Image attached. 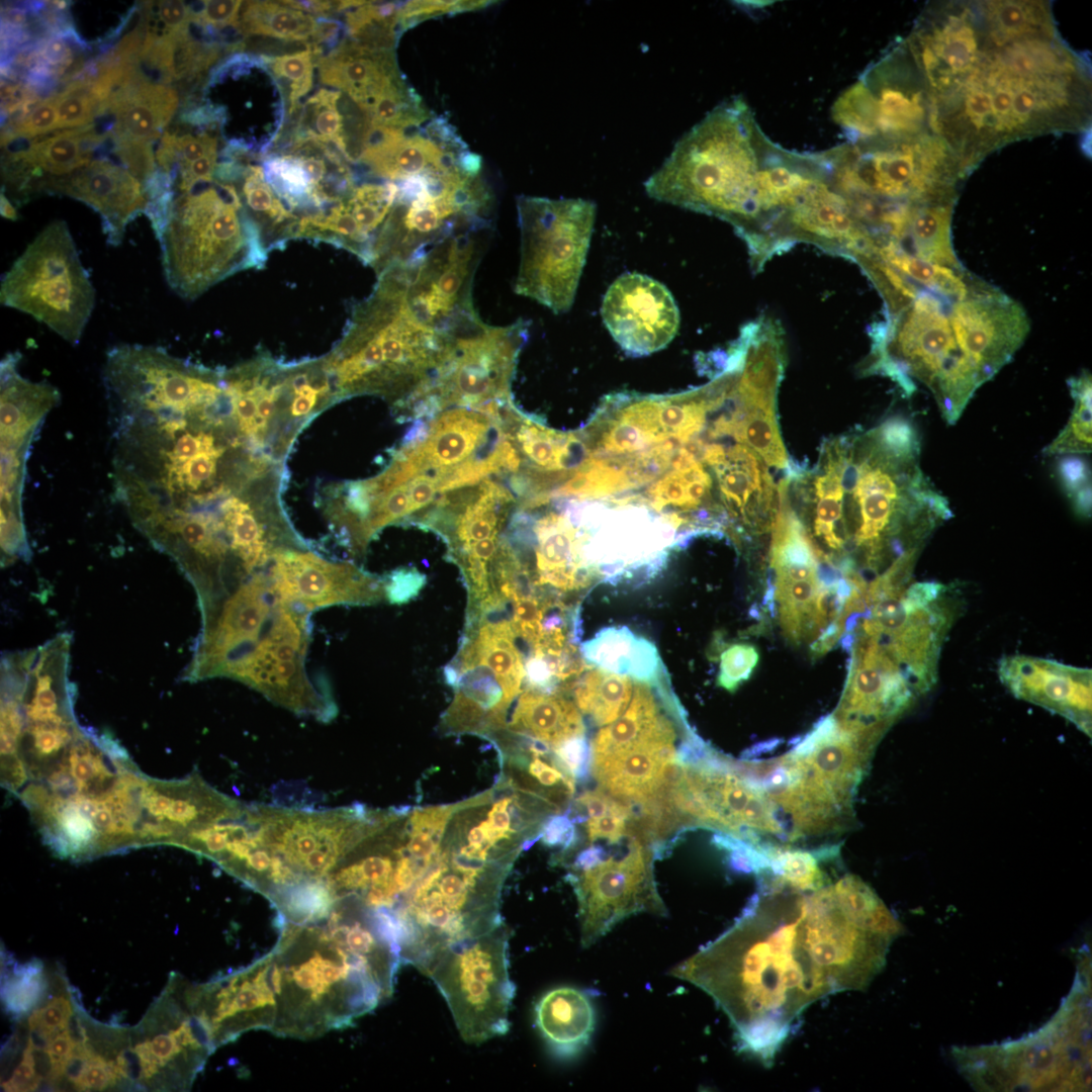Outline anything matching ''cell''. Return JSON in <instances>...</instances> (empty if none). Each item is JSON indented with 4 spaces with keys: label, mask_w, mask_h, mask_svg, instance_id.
<instances>
[{
    "label": "cell",
    "mask_w": 1092,
    "mask_h": 1092,
    "mask_svg": "<svg viewBox=\"0 0 1092 1092\" xmlns=\"http://www.w3.org/2000/svg\"><path fill=\"white\" fill-rule=\"evenodd\" d=\"M903 39L932 128L967 176L1010 143L1090 127V62L1048 1H932Z\"/></svg>",
    "instance_id": "6da1fadb"
},
{
    "label": "cell",
    "mask_w": 1092,
    "mask_h": 1092,
    "mask_svg": "<svg viewBox=\"0 0 1092 1092\" xmlns=\"http://www.w3.org/2000/svg\"><path fill=\"white\" fill-rule=\"evenodd\" d=\"M771 878L729 929L670 971L711 996L739 1048L766 1064L809 1005L858 983L856 934L834 896Z\"/></svg>",
    "instance_id": "7a4b0ae2"
},
{
    "label": "cell",
    "mask_w": 1092,
    "mask_h": 1092,
    "mask_svg": "<svg viewBox=\"0 0 1092 1092\" xmlns=\"http://www.w3.org/2000/svg\"><path fill=\"white\" fill-rule=\"evenodd\" d=\"M400 965L386 923L339 899L325 917L282 919L269 953L198 985V1007L217 1046L252 1029L315 1037L351 1026L390 998Z\"/></svg>",
    "instance_id": "3957f363"
},
{
    "label": "cell",
    "mask_w": 1092,
    "mask_h": 1092,
    "mask_svg": "<svg viewBox=\"0 0 1092 1092\" xmlns=\"http://www.w3.org/2000/svg\"><path fill=\"white\" fill-rule=\"evenodd\" d=\"M916 428L900 416L867 431L825 440L816 464H790L789 503L818 556L878 573L919 555L951 517L946 498L920 467ZM882 572V573H883Z\"/></svg>",
    "instance_id": "277c9868"
},
{
    "label": "cell",
    "mask_w": 1092,
    "mask_h": 1092,
    "mask_svg": "<svg viewBox=\"0 0 1092 1092\" xmlns=\"http://www.w3.org/2000/svg\"><path fill=\"white\" fill-rule=\"evenodd\" d=\"M356 303L325 362L340 400L375 395L400 418L414 419L457 338L425 324L408 306L393 267Z\"/></svg>",
    "instance_id": "5b68a950"
},
{
    "label": "cell",
    "mask_w": 1092,
    "mask_h": 1092,
    "mask_svg": "<svg viewBox=\"0 0 1092 1092\" xmlns=\"http://www.w3.org/2000/svg\"><path fill=\"white\" fill-rule=\"evenodd\" d=\"M771 144L741 97L713 108L644 183L649 197L731 223L751 252L762 224L760 169Z\"/></svg>",
    "instance_id": "8992f818"
},
{
    "label": "cell",
    "mask_w": 1092,
    "mask_h": 1092,
    "mask_svg": "<svg viewBox=\"0 0 1092 1092\" xmlns=\"http://www.w3.org/2000/svg\"><path fill=\"white\" fill-rule=\"evenodd\" d=\"M514 858L446 826L436 855L394 915L402 964L423 974L444 948L503 922L504 882Z\"/></svg>",
    "instance_id": "52a82bcc"
},
{
    "label": "cell",
    "mask_w": 1092,
    "mask_h": 1092,
    "mask_svg": "<svg viewBox=\"0 0 1092 1092\" xmlns=\"http://www.w3.org/2000/svg\"><path fill=\"white\" fill-rule=\"evenodd\" d=\"M833 188L874 228L894 214L931 202H956L967 178L933 131L876 135L822 152Z\"/></svg>",
    "instance_id": "ba28073f"
},
{
    "label": "cell",
    "mask_w": 1092,
    "mask_h": 1092,
    "mask_svg": "<svg viewBox=\"0 0 1092 1092\" xmlns=\"http://www.w3.org/2000/svg\"><path fill=\"white\" fill-rule=\"evenodd\" d=\"M156 237L166 281L186 299L237 272L263 268L269 252L237 186L215 178L175 191Z\"/></svg>",
    "instance_id": "9c48e42d"
},
{
    "label": "cell",
    "mask_w": 1092,
    "mask_h": 1092,
    "mask_svg": "<svg viewBox=\"0 0 1092 1092\" xmlns=\"http://www.w3.org/2000/svg\"><path fill=\"white\" fill-rule=\"evenodd\" d=\"M867 369L892 377L908 394L915 389L912 377L924 383L949 425L983 384L957 345L942 301L929 291L918 290L905 307L890 314Z\"/></svg>",
    "instance_id": "30bf717a"
},
{
    "label": "cell",
    "mask_w": 1092,
    "mask_h": 1092,
    "mask_svg": "<svg viewBox=\"0 0 1092 1092\" xmlns=\"http://www.w3.org/2000/svg\"><path fill=\"white\" fill-rule=\"evenodd\" d=\"M188 986L171 975L142 1021L123 1028L114 1060L125 1090H188L216 1050L192 1008Z\"/></svg>",
    "instance_id": "8fae6325"
},
{
    "label": "cell",
    "mask_w": 1092,
    "mask_h": 1092,
    "mask_svg": "<svg viewBox=\"0 0 1092 1092\" xmlns=\"http://www.w3.org/2000/svg\"><path fill=\"white\" fill-rule=\"evenodd\" d=\"M521 258L515 291L554 313L573 304L596 219V204L581 198L517 199Z\"/></svg>",
    "instance_id": "7c38bea8"
},
{
    "label": "cell",
    "mask_w": 1092,
    "mask_h": 1092,
    "mask_svg": "<svg viewBox=\"0 0 1092 1092\" xmlns=\"http://www.w3.org/2000/svg\"><path fill=\"white\" fill-rule=\"evenodd\" d=\"M396 184L394 205L368 263L377 274L451 236L484 226L492 198L479 172L456 169Z\"/></svg>",
    "instance_id": "4fadbf2b"
},
{
    "label": "cell",
    "mask_w": 1092,
    "mask_h": 1092,
    "mask_svg": "<svg viewBox=\"0 0 1092 1092\" xmlns=\"http://www.w3.org/2000/svg\"><path fill=\"white\" fill-rule=\"evenodd\" d=\"M1 303L30 314L75 346L95 304V289L64 220H54L3 275Z\"/></svg>",
    "instance_id": "5bb4252c"
},
{
    "label": "cell",
    "mask_w": 1092,
    "mask_h": 1092,
    "mask_svg": "<svg viewBox=\"0 0 1092 1092\" xmlns=\"http://www.w3.org/2000/svg\"><path fill=\"white\" fill-rule=\"evenodd\" d=\"M508 926L448 945L424 975L444 997L462 1039L479 1044L506 1034L515 985L509 973Z\"/></svg>",
    "instance_id": "9a60e30c"
},
{
    "label": "cell",
    "mask_w": 1092,
    "mask_h": 1092,
    "mask_svg": "<svg viewBox=\"0 0 1092 1092\" xmlns=\"http://www.w3.org/2000/svg\"><path fill=\"white\" fill-rule=\"evenodd\" d=\"M393 812L362 805L332 810L248 806L245 818L263 843L301 879L325 880L363 840L379 830Z\"/></svg>",
    "instance_id": "2e32d148"
},
{
    "label": "cell",
    "mask_w": 1092,
    "mask_h": 1092,
    "mask_svg": "<svg viewBox=\"0 0 1092 1092\" xmlns=\"http://www.w3.org/2000/svg\"><path fill=\"white\" fill-rule=\"evenodd\" d=\"M528 331L525 321L503 327L483 323L458 337L425 395V413L433 416L453 406L481 407L512 400V383Z\"/></svg>",
    "instance_id": "e0dca14e"
},
{
    "label": "cell",
    "mask_w": 1092,
    "mask_h": 1092,
    "mask_svg": "<svg viewBox=\"0 0 1092 1092\" xmlns=\"http://www.w3.org/2000/svg\"><path fill=\"white\" fill-rule=\"evenodd\" d=\"M569 879L578 899L583 947L632 914L665 912L653 886L649 855L638 843L621 858L605 857L593 868L570 872Z\"/></svg>",
    "instance_id": "ac0fdd59"
},
{
    "label": "cell",
    "mask_w": 1092,
    "mask_h": 1092,
    "mask_svg": "<svg viewBox=\"0 0 1092 1092\" xmlns=\"http://www.w3.org/2000/svg\"><path fill=\"white\" fill-rule=\"evenodd\" d=\"M358 164L379 179L398 183L456 169L480 171L481 159L468 150L444 117L401 129L371 124Z\"/></svg>",
    "instance_id": "d6986e66"
},
{
    "label": "cell",
    "mask_w": 1092,
    "mask_h": 1092,
    "mask_svg": "<svg viewBox=\"0 0 1092 1092\" xmlns=\"http://www.w3.org/2000/svg\"><path fill=\"white\" fill-rule=\"evenodd\" d=\"M270 577L282 601L307 614L336 605H373L385 599L384 579L352 563L324 558L306 545L279 553Z\"/></svg>",
    "instance_id": "ffe728a7"
},
{
    "label": "cell",
    "mask_w": 1092,
    "mask_h": 1092,
    "mask_svg": "<svg viewBox=\"0 0 1092 1092\" xmlns=\"http://www.w3.org/2000/svg\"><path fill=\"white\" fill-rule=\"evenodd\" d=\"M949 323L960 351L983 383L1012 359L1029 332L1022 306L981 281L954 301Z\"/></svg>",
    "instance_id": "44dd1931"
},
{
    "label": "cell",
    "mask_w": 1092,
    "mask_h": 1092,
    "mask_svg": "<svg viewBox=\"0 0 1092 1092\" xmlns=\"http://www.w3.org/2000/svg\"><path fill=\"white\" fill-rule=\"evenodd\" d=\"M601 313L615 342L633 357L665 348L679 326L672 294L659 281L640 273H625L611 284Z\"/></svg>",
    "instance_id": "7402d4cb"
},
{
    "label": "cell",
    "mask_w": 1092,
    "mask_h": 1092,
    "mask_svg": "<svg viewBox=\"0 0 1092 1092\" xmlns=\"http://www.w3.org/2000/svg\"><path fill=\"white\" fill-rule=\"evenodd\" d=\"M18 352L1 361V506L20 508L27 452L60 392L46 381L31 382L17 371Z\"/></svg>",
    "instance_id": "603a6c76"
},
{
    "label": "cell",
    "mask_w": 1092,
    "mask_h": 1092,
    "mask_svg": "<svg viewBox=\"0 0 1092 1092\" xmlns=\"http://www.w3.org/2000/svg\"><path fill=\"white\" fill-rule=\"evenodd\" d=\"M42 193L62 194L82 201L101 217L111 246L121 244L126 225L145 213L148 198L143 184L124 167L97 159L64 177L50 178Z\"/></svg>",
    "instance_id": "cb8c5ba5"
},
{
    "label": "cell",
    "mask_w": 1092,
    "mask_h": 1092,
    "mask_svg": "<svg viewBox=\"0 0 1092 1092\" xmlns=\"http://www.w3.org/2000/svg\"><path fill=\"white\" fill-rule=\"evenodd\" d=\"M1001 681L1017 698L1062 714L1090 730L1091 670L1026 655L1000 659Z\"/></svg>",
    "instance_id": "d4e9b609"
},
{
    "label": "cell",
    "mask_w": 1092,
    "mask_h": 1092,
    "mask_svg": "<svg viewBox=\"0 0 1092 1092\" xmlns=\"http://www.w3.org/2000/svg\"><path fill=\"white\" fill-rule=\"evenodd\" d=\"M721 450L710 467L724 512L754 531L769 530L778 511L779 491L767 465L740 442Z\"/></svg>",
    "instance_id": "484cf974"
},
{
    "label": "cell",
    "mask_w": 1092,
    "mask_h": 1092,
    "mask_svg": "<svg viewBox=\"0 0 1092 1092\" xmlns=\"http://www.w3.org/2000/svg\"><path fill=\"white\" fill-rule=\"evenodd\" d=\"M321 83L345 93L364 113L382 95L406 81L395 50L359 44L347 36L315 59Z\"/></svg>",
    "instance_id": "4316f807"
},
{
    "label": "cell",
    "mask_w": 1092,
    "mask_h": 1092,
    "mask_svg": "<svg viewBox=\"0 0 1092 1092\" xmlns=\"http://www.w3.org/2000/svg\"><path fill=\"white\" fill-rule=\"evenodd\" d=\"M178 105L175 88L150 81L138 69L100 105L96 117H113L106 132L110 141L154 143Z\"/></svg>",
    "instance_id": "83f0119b"
},
{
    "label": "cell",
    "mask_w": 1092,
    "mask_h": 1092,
    "mask_svg": "<svg viewBox=\"0 0 1092 1092\" xmlns=\"http://www.w3.org/2000/svg\"><path fill=\"white\" fill-rule=\"evenodd\" d=\"M673 741V729L664 719L638 745L594 766V774L612 794L646 802L663 785L667 771L676 760Z\"/></svg>",
    "instance_id": "f1b7e54d"
},
{
    "label": "cell",
    "mask_w": 1092,
    "mask_h": 1092,
    "mask_svg": "<svg viewBox=\"0 0 1092 1092\" xmlns=\"http://www.w3.org/2000/svg\"><path fill=\"white\" fill-rule=\"evenodd\" d=\"M535 1023L550 1051L562 1059L577 1056L588 1044L596 1014L587 994L570 986L544 993L535 1004Z\"/></svg>",
    "instance_id": "f546056e"
},
{
    "label": "cell",
    "mask_w": 1092,
    "mask_h": 1092,
    "mask_svg": "<svg viewBox=\"0 0 1092 1092\" xmlns=\"http://www.w3.org/2000/svg\"><path fill=\"white\" fill-rule=\"evenodd\" d=\"M533 532L538 582L564 590L576 587L581 570L579 540L567 512L545 513L535 522Z\"/></svg>",
    "instance_id": "4dcf8cb0"
},
{
    "label": "cell",
    "mask_w": 1092,
    "mask_h": 1092,
    "mask_svg": "<svg viewBox=\"0 0 1092 1092\" xmlns=\"http://www.w3.org/2000/svg\"><path fill=\"white\" fill-rule=\"evenodd\" d=\"M506 728L552 747L583 733L581 717L569 701L537 690H527L520 696Z\"/></svg>",
    "instance_id": "1f68e13d"
},
{
    "label": "cell",
    "mask_w": 1092,
    "mask_h": 1092,
    "mask_svg": "<svg viewBox=\"0 0 1092 1092\" xmlns=\"http://www.w3.org/2000/svg\"><path fill=\"white\" fill-rule=\"evenodd\" d=\"M581 651L588 661L607 671L645 682L655 679L659 662L655 646L626 627L603 629L582 644Z\"/></svg>",
    "instance_id": "d6a6232c"
},
{
    "label": "cell",
    "mask_w": 1092,
    "mask_h": 1092,
    "mask_svg": "<svg viewBox=\"0 0 1092 1092\" xmlns=\"http://www.w3.org/2000/svg\"><path fill=\"white\" fill-rule=\"evenodd\" d=\"M956 202H933L917 207L898 247L923 261L962 271L951 242V217ZM905 252V251H904Z\"/></svg>",
    "instance_id": "836d02e7"
},
{
    "label": "cell",
    "mask_w": 1092,
    "mask_h": 1092,
    "mask_svg": "<svg viewBox=\"0 0 1092 1092\" xmlns=\"http://www.w3.org/2000/svg\"><path fill=\"white\" fill-rule=\"evenodd\" d=\"M665 718L659 715L646 686L636 684L630 705L593 741V767L610 760L648 738Z\"/></svg>",
    "instance_id": "e575fe53"
},
{
    "label": "cell",
    "mask_w": 1092,
    "mask_h": 1092,
    "mask_svg": "<svg viewBox=\"0 0 1092 1092\" xmlns=\"http://www.w3.org/2000/svg\"><path fill=\"white\" fill-rule=\"evenodd\" d=\"M244 3L240 17V30L243 35L300 41L304 42L306 48L314 41L320 16L289 7L282 1Z\"/></svg>",
    "instance_id": "d590c367"
},
{
    "label": "cell",
    "mask_w": 1092,
    "mask_h": 1092,
    "mask_svg": "<svg viewBox=\"0 0 1092 1092\" xmlns=\"http://www.w3.org/2000/svg\"><path fill=\"white\" fill-rule=\"evenodd\" d=\"M342 95L339 90L321 88L300 103L289 150L320 143L335 146L345 157L346 110L339 108Z\"/></svg>",
    "instance_id": "8d00e7d4"
},
{
    "label": "cell",
    "mask_w": 1092,
    "mask_h": 1092,
    "mask_svg": "<svg viewBox=\"0 0 1092 1092\" xmlns=\"http://www.w3.org/2000/svg\"><path fill=\"white\" fill-rule=\"evenodd\" d=\"M877 254L905 279L917 282L940 297L964 299L978 283L969 278L964 270H953L923 261L907 254L893 242L881 245Z\"/></svg>",
    "instance_id": "74e56055"
},
{
    "label": "cell",
    "mask_w": 1092,
    "mask_h": 1092,
    "mask_svg": "<svg viewBox=\"0 0 1092 1092\" xmlns=\"http://www.w3.org/2000/svg\"><path fill=\"white\" fill-rule=\"evenodd\" d=\"M632 681L605 669L589 670L574 692L578 708L600 725L611 724L628 708Z\"/></svg>",
    "instance_id": "f35d334b"
},
{
    "label": "cell",
    "mask_w": 1092,
    "mask_h": 1092,
    "mask_svg": "<svg viewBox=\"0 0 1092 1092\" xmlns=\"http://www.w3.org/2000/svg\"><path fill=\"white\" fill-rule=\"evenodd\" d=\"M1074 406L1061 433L1043 449L1046 456L1076 455L1092 451L1091 375L1084 371L1069 380Z\"/></svg>",
    "instance_id": "ab89813d"
},
{
    "label": "cell",
    "mask_w": 1092,
    "mask_h": 1092,
    "mask_svg": "<svg viewBox=\"0 0 1092 1092\" xmlns=\"http://www.w3.org/2000/svg\"><path fill=\"white\" fill-rule=\"evenodd\" d=\"M50 989L44 967L39 961L15 966L2 984L5 1009L15 1018H22L35 1009Z\"/></svg>",
    "instance_id": "60d3db41"
},
{
    "label": "cell",
    "mask_w": 1092,
    "mask_h": 1092,
    "mask_svg": "<svg viewBox=\"0 0 1092 1092\" xmlns=\"http://www.w3.org/2000/svg\"><path fill=\"white\" fill-rule=\"evenodd\" d=\"M765 853L769 860L766 872L789 885L804 891L825 885L824 874L818 866L819 854L772 845L765 847Z\"/></svg>",
    "instance_id": "b9f144b4"
},
{
    "label": "cell",
    "mask_w": 1092,
    "mask_h": 1092,
    "mask_svg": "<svg viewBox=\"0 0 1092 1092\" xmlns=\"http://www.w3.org/2000/svg\"><path fill=\"white\" fill-rule=\"evenodd\" d=\"M272 73L284 87L288 98V116L300 105V100L313 85L315 57L309 48L281 56H268Z\"/></svg>",
    "instance_id": "7bdbcfd3"
},
{
    "label": "cell",
    "mask_w": 1092,
    "mask_h": 1092,
    "mask_svg": "<svg viewBox=\"0 0 1092 1092\" xmlns=\"http://www.w3.org/2000/svg\"><path fill=\"white\" fill-rule=\"evenodd\" d=\"M94 78L76 76L55 93L58 129H72L91 124L100 104L91 91Z\"/></svg>",
    "instance_id": "ee69618b"
},
{
    "label": "cell",
    "mask_w": 1092,
    "mask_h": 1092,
    "mask_svg": "<svg viewBox=\"0 0 1092 1092\" xmlns=\"http://www.w3.org/2000/svg\"><path fill=\"white\" fill-rule=\"evenodd\" d=\"M1057 475L1081 517L1091 513V476L1086 461L1075 455H1063L1057 463Z\"/></svg>",
    "instance_id": "f6af8a7d"
},
{
    "label": "cell",
    "mask_w": 1092,
    "mask_h": 1092,
    "mask_svg": "<svg viewBox=\"0 0 1092 1092\" xmlns=\"http://www.w3.org/2000/svg\"><path fill=\"white\" fill-rule=\"evenodd\" d=\"M58 129V114L55 93L40 101L20 122L12 126H2L1 146H7L18 139H32Z\"/></svg>",
    "instance_id": "bcb514c9"
},
{
    "label": "cell",
    "mask_w": 1092,
    "mask_h": 1092,
    "mask_svg": "<svg viewBox=\"0 0 1092 1092\" xmlns=\"http://www.w3.org/2000/svg\"><path fill=\"white\" fill-rule=\"evenodd\" d=\"M491 1H407L402 2L400 8V25L404 32L406 29L419 24L421 21L444 14L477 10L490 4Z\"/></svg>",
    "instance_id": "7dc6e473"
},
{
    "label": "cell",
    "mask_w": 1092,
    "mask_h": 1092,
    "mask_svg": "<svg viewBox=\"0 0 1092 1092\" xmlns=\"http://www.w3.org/2000/svg\"><path fill=\"white\" fill-rule=\"evenodd\" d=\"M758 660L756 649L747 644H734L721 654L719 685L732 692L747 679Z\"/></svg>",
    "instance_id": "c3c4849f"
},
{
    "label": "cell",
    "mask_w": 1092,
    "mask_h": 1092,
    "mask_svg": "<svg viewBox=\"0 0 1092 1092\" xmlns=\"http://www.w3.org/2000/svg\"><path fill=\"white\" fill-rule=\"evenodd\" d=\"M243 3L239 0L199 1L191 5V22L216 30L226 27L240 30V11Z\"/></svg>",
    "instance_id": "681fc988"
},
{
    "label": "cell",
    "mask_w": 1092,
    "mask_h": 1092,
    "mask_svg": "<svg viewBox=\"0 0 1092 1092\" xmlns=\"http://www.w3.org/2000/svg\"><path fill=\"white\" fill-rule=\"evenodd\" d=\"M110 143L112 144L111 152L117 156L123 167L144 185L157 169L153 142L122 140L110 141Z\"/></svg>",
    "instance_id": "f907efd6"
},
{
    "label": "cell",
    "mask_w": 1092,
    "mask_h": 1092,
    "mask_svg": "<svg viewBox=\"0 0 1092 1092\" xmlns=\"http://www.w3.org/2000/svg\"><path fill=\"white\" fill-rule=\"evenodd\" d=\"M557 762L569 776L584 779L590 768V746L580 736L569 738L553 747Z\"/></svg>",
    "instance_id": "816d5d0a"
},
{
    "label": "cell",
    "mask_w": 1092,
    "mask_h": 1092,
    "mask_svg": "<svg viewBox=\"0 0 1092 1092\" xmlns=\"http://www.w3.org/2000/svg\"><path fill=\"white\" fill-rule=\"evenodd\" d=\"M426 580V575L416 568L398 569L384 579L385 599L392 604H404L419 595Z\"/></svg>",
    "instance_id": "f5cc1de1"
},
{
    "label": "cell",
    "mask_w": 1092,
    "mask_h": 1092,
    "mask_svg": "<svg viewBox=\"0 0 1092 1092\" xmlns=\"http://www.w3.org/2000/svg\"><path fill=\"white\" fill-rule=\"evenodd\" d=\"M629 810L624 805L615 802L608 813L598 818H588L586 829L592 841L598 838H606L610 842L618 841L624 834Z\"/></svg>",
    "instance_id": "db71d44e"
},
{
    "label": "cell",
    "mask_w": 1092,
    "mask_h": 1092,
    "mask_svg": "<svg viewBox=\"0 0 1092 1092\" xmlns=\"http://www.w3.org/2000/svg\"><path fill=\"white\" fill-rule=\"evenodd\" d=\"M176 147L179 168H181L210 153L217 152V138L206 132L197 135L191 133L177 134Z\"/></svg>",
    "instance_id": "11a10c76"
},
{
    "label": "cell",
    "mask_w": 1092,
    "mask_h": 1092,
    "mask_svg": "<svg viewBox=\"0 0 1092 1092\" xmlns=\"http://www.w3.org/2000/svg\"><path fill=\"white\" fill-rule=\"evenodd\" d=\"M157 14L164 25V32H182L190 28L191 5L179 0L159 1Z\"/></svg>",
    "instance_id": "9f6ffc18"
},
{
    "label": "cell",
    "mask_w": 1092,
    "mask_h": 1092,
    "mask_svg": "<svg viewBox=\"0 0 1092 1092\" xmlns=\"http://www.w3.org/2000/svg\"><path fill=\"white\" fill-rule=\"evenodd\" d=\"M539 835L546 845L567 848L574 841V826L566 816L555 815L544 823Z\"/></svg>",
    "instance_id": "6f0895ef"
},
{
    "label": "cell",
    "mask_w": 1092,
    "mask_h": 1092,
    "mask_svg": "<svg viewBox=\"0 0 1092 1092\" xmlns=\"http://www.w3.org/2000/svg\"><path fill=\"white\" fill-rule=\"evenodd\" d=\"M533 754V759L528 765L529 775L535 779L540 785L546 788L556 787L559 783L566 786L570 792L573 791V784L569 777H566L561 769L560 765H552L542 760L535 752L530 751ZM562 768V767H561Z\"/></svg>",
    "instance_id": "680465c9"
},
{
    "label": "cell",
    "mask_w": 1092,
    "mask_h": 1092,
    "mask_svg": "<svg viewBox=\"0 0 1092 1092\" xmlns=\"http://www.w3.org/2000/svg\"><path fill=\"white\" fill-rule=\"evenodd\" d=\"M615 802L610 797L599 792H587L577 799V803L584 808L588 818H598L605 815Z\"/></svg>",
    "instance_id": "91938a15"
},
{
    "label": "cell",
    "mask_w": 1092,
    "mask_h": 1092,
    "mask_svg": "<svg viewBox=\"0 0 1092 1092\" xmlns=\"http://www.w3.org/2000/svg\"><path fill=\"white\" fill-rule=\"evenodd\" d=\"M605 857L606 852L601 846H589L576 855L571 872L584 871L593 868Z\"/></svg>",
    "instance_id": "94428289"
},
{
    "label": "cell",
    "mask_w": 1092,
    "mask_h": 1092,
    "mask_svg": "<svg viewBox=\"0 0 1092 1092\" xmlns=\"http://www.w3.org/2000/svg\"><path fill=\"white\" fill-rule=\"evenodd\" d=\"M0 211H1V215L3 217L8 218L10 220H16L18 218V213H17L16 208L12 205L10 200L4 194L3 190H1V194H0Z\"/></svg>",
    "instance_id": "6125c7cd"
}]
</instances>
